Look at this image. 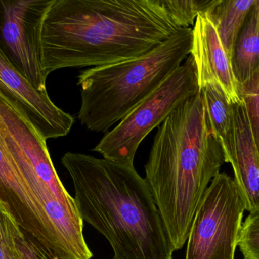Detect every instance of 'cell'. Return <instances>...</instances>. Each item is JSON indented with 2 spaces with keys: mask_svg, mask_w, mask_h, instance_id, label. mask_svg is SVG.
Segmentation results:
<instances>
[{
  "mask_svg": "<svg viewBox=\"0 0 259 259\" xmlns=\"http://www.w3.org/2000/svg\"><path fill=\"white\" fill-rule=\"evenodd\" d=\"M201 92L209 125L222 147L227 163L234 136L233 104L229 102L222 89L217 84H207Z\"/></svg>",
  "mask_w": 259,
  "mask_h": 259,
  "instance_id": "obj_14",
  "label": "cell"
},
{
  "mask_svg": "<svg viewBox=\"0 0 259 259\" xmlns=\"http://www.w3.org/2000/svg\"><path fill=\"white\" fill-rule=\"evenodd\" d=\"M192 40V28H180L142 57L81 71V125L105 133L120 122L181 66L190 54Z\"/></svg>",
  "mask_w": 259,
  "mask_h": 259,
  "instance_id": "obj_4",
  "label": "cell"
},
{
  "mask_svg": "<svg viewBox=\"0 0 259 259\" xmlns=\"http://www.w3.org/2000/svg\"><path fill=\"white\" fill-rule=\"evenodd\" d=\"M234 136L227 163L233 168L235 183L243 198L245 210H259V151L243 101L233 104Z\"/></svg>",
  "mask_w": 259,
  "mask_h": 259,
  "instance_id": "obj_11",
  "label": "cell"
},
{
  "mask_svg": "<svg viewBox=\"0 0 259 259\" xmlns=\"http://www.w3.org/2000/svg\"><path fill=\"white\" fill-rule=\"evenodd\" d=\"M257 2V0H218L205 13L230 60L238 36Z\"/></svg>",
  "mask_w": 259,
  "mask_h": 259,
  "instance_id": "obj_12",
  "label": "cell"
},
{
  "mask_svg": "<svg viewBox=\"0 0 259 259\" xmlns=\"http://www.w3.org/2000/svg\"><path fill=\"white\" fill-rule=\"evenodd\" d=\"M259 70L243 83H238L237 92L243 101L255 143L259 146Z\"/></svg>",
  "mask_w": 259,
  "mask_h": 259,
  "instance_id": "obj_16",
  "label": "cell"
},
{
  "mask_svg": "<svg viewBox=\"0 0 259 259\" xmlns=\"http://www.w3.org/2000/svg\"><path fill=\"white\" fill-rule=\"evenodd\" d=\"M192 29L190 55L196 68L200 91L209 84L222 89L229 102H242L238 95V82L232 70L231 60L226 54L216 29L205 13L197 16Z\"/></svg>",
  "mask_w": 259,
  "mask_h": 259,
  "instance_id": "obj_10",
  "label": "cell"
},
{
  "mask_svg": "<svg viewBox=\"0 0 259 259\" xmlns=\"http://www.w3.org/2000/svg\"><path fill=\"white\" fill-rule=\"evenodd\" d=\"M54 0H0V52L34 87L47 91L41 30Z\"/></svg>",
  "mask_w": 259,
  "mask_h": 259,
  "instance_id": "obj_8",
  "label": "cell"
},
{
  "mask_svg": "<svg viewBox=\"0 0 259 259\" xmlns=\"http://www.w3.org/2000/svg\"><path fill=\"white\" fill-rule=\"evenodd\" d=\"M199 91L196 68L189 54L177 70L102 138L93 151L105 160L134 166L135 156L142 141Z\"/></svg>",
  "mask_w": 259,
  "mask_h": 259,
  "instance_id": "obj_6",
  "label": "cell"
},
{
  "mask_svg": "<svg viewBox=\"0 0 259 259\" xmlns=\"http://www.w3.org/2000/svg\"><path fill=\"white\" fill-rule=\"evenodd\" d=\"M218 0H161V4L179 28L194 25L197 16L206 13Z\"/></svg>",
  "mask_w": 259,
  "mask_h": 259,
  "instance_id": "obj_15",
  "label": "cell"
},
{
  "mask_svg": "<svg viewBox=\"0 0 259 259\" xmlns=\"http://www.w3.org/2000/svg\"><path fill=\"white\" fill-rule=\"evenodd\" d=\"M245 204L233 177L219 172L200 201L186 259H234Z\"/></svg>",
  "mask_w": 259,
  "mask_h": 259,
  "instance_id": "obj_7",
  "label": "cell"
},
{
  "mask_svg": "<svg viewBox=\"0 0 259 259\" xmlns=\"http://www.w3.org/2000/svg\"><path fill=\"white\" fill-rule=\"evenodd\" d=\"M0 96L14 107L45 141L67 136L75 119L57 107L0 52Z\"/></svg>",
  "mask_w": 259,
  "mask_h": 259,
  "instance_id": "obj_9",
  "label": "cell"
},
{
  "mask_svg": "<svg viewBox=\"0 0 259 259\" xmlns=\"http://www.w3.org/2000/svg\"><path fill=\"white\" fill-rule=\"evenodd\" d=\"M18 259H52L22 229L15 236Z\"/></svg>",
  "mask_w": 259,
  "mask_h": 259,
  "instance_id": "obj_19",
  "label": "cell"
},
{
  "mask_svg": "<svg viewBox=\"0 0 259 259\" xmlns=\"http://www.w3.org/2000/svg\"><path fill=\"white\" fill-rule=\"evenodd\" d=\"M20 229L0 203V259H18L15 236Z\"/></svg>",
  "mask_w": 259,
  "mask_h": 259,
  "instance_id": "obj_18",
  "label": "cell"
},
{
  "mask_svg": "<svg viewBox=\"0 0 259 259\" xmlns=\"http://www.w3.org/2000/svg\"><path fill=\"white\" fill-rule=\"evenodd\" d=\"M180 29L161 0H54L42 26L44 72L138 58Z\"/></svg>",
  "mask_w": 259,
  "mask_h": 259,
  "instance_id": "obj_1",
  "label": "cell"
},
{
  "mask_svg": "<svg viewBox=\"0 0 259 259\" xmlns=\"http://www.w3.org/2000/svg\"><path fill=\"white\" fill-rule=\"evenodd\" d=\"M62 164L72 179L80 218L107 239L113 259H172L151 191L134 166L72 152Z\"/></svg>",
  "mask_w": 259,
  "mask_h": 259,
  "instance_id": "obj_3",
  "label": "cell"
},
{
  "mask_svg": "<svg viewBox=\"0 0 259 259\" xmlns=\"http://www.w3.org/2000/svg\"><path fill=\"white\" fill-rule=\"evenodd\" d=\"M259 0L247 17L235 44L231 66L238 83H243L259 70Z\"/></svg>",
  "mask_w": 259,
  "mask_h": 259,
  "instance_id": "obj_13",
  "label": "cell"
},
{
  "mask_svg": "<svg viewBox=\"0 0 259 259\" xmlns=\"http://www.w3.org/2000/svg\"><path fill=\"white\" fill-rule=\"evenodd\" d=\"M0 136L66 249L71 254L82 251L86 247L83 221L57 175L46 141L1 96Z\"/></svg>",
  "mask_w": 259,
  "mask_h": 259,
  "instance_id": "obj_5",
  "label": "cell"
},
{
  "mask_svg": "<svg viewBox=\"0 0 259 259\" xmlns=\"http://www.w3.org/2000/svg\"><path fill=\"white\" fill-rule=\"evenodd\" d=\"M225 163L199 91L157 127L145 166V181L174 251L186 244L200 201Z\"/></svg>",
  "mask_w": 259,
  "mask_h": 259,
  "instance_id": "obj_2",
  "label": "cell"
},
{
  "mask_svg": "<svg viewBox=\"0 0 259 259\" xmlns=\"http://www.w3.org/2000/svg\"><path fill=\"white\" fill-rule=\"evenodd\" d=\"M236 245L244 259H259V210L249 212L241 224Z\"/></svg>",
  "mask_w": 259,
  "mask_h": 259,
  "instance_id": "obj_17",
  "label": "cell"
}]
</instances>
